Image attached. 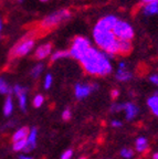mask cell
<instances>
[{"label": "cell", "instance_id": "6da1fadb", "mask_svg": "<svg viewBox=\"0 0 158 159\" xmlns=\"http://www.w3.org/2000/svg\"><path fill=\"white\" fill-rule=\"evenodd\" d=\"M79 62L87 74L94 76H105L113 71V66L106 53L93 47L86 50Z\"/></svg>", "mask_w": 158, "mask_h": 159}, {"label": "cell", "instance_id": "7a4b0ae2", "mask_svg": "<svg viewBox=\"0 0 158 159\" xmlns=\"http://www.w3.org/2000/svg\"><path fill=\"white\" fill-rule=\"evenodd\" d=\"M94 41L99 45V48L106 53L107 57L111 59L114 55L119 54L118 39L115 37L112 30H93Z\"/></svg>", "mask_w": 158, "mask_h": 159}, {"label": "cell", "instance_id": "3957f363", "mask_svg": "<svg viewBox=\"0 0 158 159\" xmlns=\"http://www.w3.org/2000/svg\"><path fill=\"white\" fill-rule=\"evenodd\" d=\"M72 13L67 9H60L51 15L47 16L44 19L41 21L42 29H51L53 27H57L63 21H67L71 18Z\"/></svg>", "mask_w": 158, "mask_h": 159}, {"label": "cell", "instance_id": "277c9868", "mask_svg": "<svg viewBox=\"0 0 158 159\" xmlns=\"http://www.w3.org/2000/svg\"><path fill=\"white\" fill-rule=\"evenodd\" d=\"M35 39L31 37H26L23 40H21L20 42H18L15 47L11 49L9 55L11 59H15V57H22L26 54L31 51L35 47Z\"/></svg>", "mask_w": 158, "mask_h": 159}, {"label": "cell", "instance_id": "5b68a950", "mask_svg": "<svg viewBox=\"0 0 158 159\" xmlns=\"http://www.w3.org/2000/svg\"><path fill=\"white\" fill-rule=\"evenodd\" d=\"M91 47L90 40H87L84 37H77L74 38L73 42H72L71 49H70V55L71 57L75 59L77 61H80L81 57L86 52V50Z\"/></svg>", "mask_w": 158, "mask_h": 159}, {"label": "cell", "instance_id": "8992f818", "mask_svg": "<svg viewBox=\"0 0 158 159\" xmlns=\"http://www.w3.org/2000/svg\"><path fill=\"white\" fill-rule=\"evenodd\" d=\"M113 33L118 40H132L134 38V29L128 22L123 20H117L112 29Z\"/></svg>", "mask_w": 158, "mask_h": 159}, {"label": "cell", "instance_id": "52a82bcc", "mask_svg": "<svg viewBox=\"0 0 158 159\" xmlns=\"http://www.w3.org/2000/svg\"><path fill=\"white\" fill-rule=\"evenodd\" d=\"M100 87L96 83H77L74 86V95L77 99H84Z\"/></svg>", "mask_w": 158, "mask_h": 159}, {"label": "cell", "instance_id": "ba28073f", "mask_svg": "<svg viewBox=\"0 0 158 159\" xmlns=\"http://www.w3.org/2000/svg\"><path fill=\"white\" fill-rule=\"evenodd\" d=\"M12 93L16 95V97L18 98V105H19V108L26 112L27 111V104H28V99H27V94H28V89L27 87H23L19 84H16L12 87Z\"/></svg>", "mask_w": 158, "mask_h": 159}, {"label": "cell", "instance_id": "9c48e42d", "mask_svg": "<svg viewBox=\"0 0 158 159\" xmlns=\"http://www.w3.org/2000/svg\"><path fill=\"white\" fill-rule=\"evenodd\" d=\"M37 140H38V129L37 127H31L29 129V134L27 136V144L23 149V152H33L37 147Z\"/></svg>", "mask_w": 158, "mask_h": 159}, {"label": "cell", "instance_id": "30bf717a", "mask_svg": "<svg viewBox=\"0 0 158 159\" xmlns=\"http://www.w3.org/2000/svg\"><path fill=\"white\" fill-rule=\"evenodd\" d=\"M123 112L125 113V119L127 122H132L139 114V107L135 103L127 102L124 103V109Z\"/></svg>", "mask_w": 158, "mask_h": 159}, {"label": "cell", "instance_id": "8fae6325", "mask_svg": "<svg viewBox=\"0 0 158 159\" xmlns=\"http://www.w3.org/2000/svg\"><path fill=\"white\" fill-rule=\"evenodd\" d=\"M115 77H116V80L119 81V82H128V81H131L133 79V74L127 69V64L125 62H119L118 69H117Z\"/></svg>", "mask_w": 158, "mask_h": 159}, {"label": "cell", "instance_id": "7c38bea8", "mask_svg": "<svg viewBox=\"0 0 158 159\" xmlns=\"http://www.w3.org/2000/svg\"><path fill=\"white\" fill-rule=\"evenodd\" d=\"M118 20V18H116L115 16H106V17L102 18L101 20H99L94 27V29L99 30H112L114 27V25L116 23V21Z\"/></svg>", "mask_w": 158, "mask_h": 159}, {"label": "cell", "instance_id": "4fadbf2b", "mask_svg": "<svg viewBox=\"0 0 158 159\" xmlns=\"http://www.w3.org/2000/svg\"><path fill=\"white\" fill-rule=\"evenodd\" d=\"M51 52H52V44L51 43H44V44H41L35 50L33 57H35V60L41 61V60L47 59L51 54Z\"/></svg>", "mask_w": 158, "mask_h": 159}, {"label": "cell", "instance_id": "5bb4252c", "mask_svg": "<svg viewBox=\"0 0 158 159\" xmlns=\"http://www.w3.org/2000/svg\"><path fill=\"white\" fill-rule=\"evenodd\" d=\"M149 148V143L146 137H138L135 140V152H139V154H144L148 150Z\"/></svg>", "mask_w": 158, "mask_h": 159}, {"label": "cell", "instance_id": "9a60e30c", "mask_svg": "<svg viewBox=\"0 0 158 159\" xmlns=\"http://www.w3.org/2000/svg\"><path fill=\"white\" fill-rule=\"evenodd\" d=\"M13 108H15V104H13V98L11 96V94H9L6 98L5 103H3V108H2V112L3 115L6 117H9L12 115L13 113Z\"/></svg>", "mask_w": 158, "mask_h": 159}, {"label": "cell", "instance_id": "2e32d148", "mask_svg": "<svg viewBox=\"0 0 158 159\" xmlns=\"http://www.w3.org/2000/svg\"><path fill=\"white\" fill-rule=\"evenodd\" d=\"M142 12L145 16H154L158 13V1L153 2H147L142 9Z\"/></svg>", "mask_w": 158, "mask_h": 159}, {"label": "cell", "instance_id": "e0dca14e", "mask_svg": "<svg viewBox=\"0 0 158 159\" xmlns=\"http://www.w3.org/2000/svg\"><path fill=\"white\" fill-rule=\"evenodd\" d=\"M147 106L151 109V112L155 116L158 117V93H155L154 95L148 97V99H147Z\"/></svg>", "mask_w": 158, "mask_h": 159}, {"label": "cell", "instance_id": "ac0fdd59", "mask_svg": "<svg viewBox=\"0 0 158 159\" xmlns=\"http://www.w3.org/2000/svg\"><path fill=\"white\" fill-rule=\"evenodd\" d=\"M29 129L30 128H28L27 126H22V127H20V128H18L12 135V138H11L12 143L17 142V140L27 139V136H28V134H29Z\"/></svg>", "mask_w": 158, "mask_h": 159}, {"label": "cell", "instance_id": "d6986e66", "mask_svg": "<svg viewBox=\"0 0 158 159\" xmlns=\"http://www.w3.org/2000/svg\"><path fill=\"white\" fill-rule=\"evenodd\" d=\"M118 48H119V54L127 55L128 53H131L133 45H132L131 40H118Z\"/></svg>", "mask_w": 158, "mask_h": 159}, {"label": "cell", "instance_id": "ffe728a7", "mask_svg": "<svg viewBox=\"0 0 158 159\" xmlns=\"http://www.w3.org/2000/svg\"><path fill=\"white\" fill-rule=\"evenodd\" d=\"M65 57H71L70 55V51L67 50H59L57 52H54L51 55V62H55V61H59L61 59H65Z\"/></svg>", "mask_w": 158, "mask_h": 159}, {"label": "cell", "instance_id": "44dd1931", "mask_svg": "<svg viewBox=\"0 0 158 159\" xmlns=\"http://www.w3.org/2000/svg\"><path fill=\"white\" fill-rule=\"evenodd\" d=\"M11 93H12V87L8 84V82L3 77H0V94L9 95Z\"/></svg>", "mask_w": 158, "mask_h": 159}, {"label": "cell", "instance_id": "7402d4cb", "mask_svg": "<svg viewBox=\"0 0 158 159\" xmlns=\"http://www.w3.org/2000/svg\"><path fill=\"white\" fill-rule=\"evenodd\" d=\"M43 70H44V65L42 64V63H38L37 65L32 67V70L30 71V75L33 77V79H38V77L41 75V73L43 72Z\"/></svg>", "mask_w": 158, "mask_h": 159}, {"label": "cell", "instance_id": "603a6c76", "mask_svg": "<svg viewBox=\"0 0 158 159\" xmlns=\"http://www.w3.org/2000/svg\"><path fill=\"white\" fill-rule=\"evenodd\" d=\"M119 155L123 159H132L135 155L134 152V149L128 148V147H124V148L121 149V152H119Z\"/></svg>", "mask_w": 158, "mask_h": 159}, {"label": "cell", "instance_id": "cb8c5ba5", "mask_svg": "<svg viewBox=\"0 0 158 159\" xmlns=\"http://www.w3.org/2000/svg\"><path fill=\"white\" fill-rule=\"evenodd\" d=\"M26 144H27V139H22V140L13 142L12 143V149L17 152H23V149H25V147H26Z\"/></svg>", "mask_w": 158, "mask_h": 159}, {"label": "cell", "instance_id": "d4e9b609", "mask_svg": "<svg viewBox=\"0 0 158 159\" xmlns=\"http://www.w3.org/2000/svg\"><path fill=\"white\" fill-rule=\"evenodd\" d=\"M124 109V103H113L109 107V112L113 113V114H116V113L123 112Z\"/></svg>", "mask_w": 158, "mask_h": 159}, {"label": "cell", "instance_id": "484cf974", "mask_svg": "<svg viewBox=\"0 0 158 159\" xmlns=\"http://www.w3.org/2000/svg\"><path fill=\"white\" fill-rule=\"evenodd\" d=\"M43 103H44V96L41 94H37L35 97H33V106L35 107V108H40V107L43 105Z\"/></svg>", "mask_w": 158, "mask_h": 159}, {"label": "cell", "instance_id": "4316f807", "mask_svg": "<svg viewBox=\"0 0 158 159\" xmlns=\"http://www.w3.org/2000/svg\"><path fill=\"white\" fill-rule=\"evenodd\" d=\"M52 83H53V76H52V74H47L44 77V83H43V87H44V89H51Z\"/></svg>", "mask_w": 158, "mask_h": 159}, {"label": "cell", "instance_id": "83f0119b", "mask_svg": "<svg viewBox=\"0 0 158 159\" xmlns=\"http://www.w3.org/2000/svg\"><path fill=\"white\" fill-rule=\"evenodd\" d=\"M61 116H62V119H63V120H70V119H71V117H72L71 109H70V108H65L64 111L62 112Z\"/></svg>", "mask_w": 158, "mask_h": 159}, {"label": "cell", "instance_id": "f1b7e54d", "mask_svg": "<svg viewBox=\"0 0 158 159\" xmlns=\"http://www.w3.org/2000/svg\"><path fill=\"white\" fill-rule=\"evenodd\" d=\"M72 157H73V150H72V149H67V150L61 155V158L60 159H72Z\"/></svg>", "mask_w": 158, "mask_h": 159}, {"label": "cell", "instance_id": "f546056e", "mask_svg": "<svg viewBox=\"0 0 158 159\" xmlns=\"http://www.w3.org/2000/svg\"><path fill=\"white\" fill-rule=\"evenodd\" d=\"M111 126L114 127V128H121L123 126V122H122L121 119H112Z\"/></svg>", "mask_w": 158, "mask_h": 159}, {"label": "cell", "instance_id": "4dcf8cb0", "mask_svg": "<svg viewBox=\"0 0 158 159\" xmlns=\"http://www.w3.org/2000/svg\"><path fill=\"white\" fill-rule=\"evenodd\" d=\"M149 81H151L154 85L158 86V74H151V76H149Z\"/></svg>", "mask_w": 158, "mask_h": 159}, {"label": "cell", "instance_id": "1f68e13d", "mask_svg": "<svg viewBox=\"0 0 158 159\" xmlns=\"http://www.w3.org/2000/svg\"><path fill=\"white\" fill-rule=\"evenodd\" d=\"M118 96H119V91L117 89H113L111 91V97L113 99H117L118 98Z\"/></svg>", "mask_w": 158, "mask_h": 159}, {"label": "cell", "instance_id": "d6a6232c", "mask_svg": "<svg viewBox=\"0 0 158 159\" xmlns=\"http://www.w3.org/2000/svg\"><path fill=\"white\" fill-rule=\"evenodd\" d=\"M19 159H33V157L29 156L28 154H22L19 156Z\"/></svg>", "mask_w": 158, "mask_h": 159}, {"label": "cell", "instance_id": "836d02e7", "mask_svg": "<svg viewBox=\"0 0 158 159\" xmlns=\"http://www.w3.org/2000/svg\"><path fill=\"white\" fill-rule=\"evenodd\" d=\"M153 1H158V0H143L142 2L144 3H147V2H153Z\"/></svg>", "mask_w": 158, "mask_h": 159}, {"label": "cell", "instance_id": "e575fe53", "mask_svg": "<svg viewBox=\"0 0 158 159\" xmlns=\"http://www.w3.org/2000/svg\"><path fill=\"white\" fill-rule=\"evenodd\" d=\"M153 159H158V152H156L155 154L153 155Z\"/></svg>", "mask_w": 158, "mask_h": 159}, {"label": "cell", "instance_id": "d590c367", "mask_svg": "<svg viewBox=\"0 0 158 159\" xmlns=\"http://www.w3.org/2000/svg\"><path fill=\"white\" fill-rule=\"evenodd\" d=\"M1 30H2V22H1V19H0V32H1Z\"/></svg>", "mask_w": 158, "mask_h": 159}, {"label": "cell", "instance_id": "8d00e7d4", "mask_svg": "<svg viewBox=\"0 0 158 159\" xmlns=\"http://www.w3.org/2000/svg\"><path fill=\"white\" fill-rule=\"evenodd\" d=\"M40 1H42V2H48L49 0H40Z\"/></svg>", "mask_w": 158, "mask_h": 159}, {"label": "cell", "instance_id": "74e56055", "mask_svg": "<svg viewBox=\"0 0 158 159\" xmlns=\"http://www.w3.org/2000/svg\"><path fill=\"white\" fill-rule=\"evenodd\" d=\"M17 1H18V2H20V3L23 2V0H17Z\"/></svg>", "mask_w": 158, "mask_h": 159}, {"label": "cell", "instance_id": "f35d334b", "mask_svg": "<svg viewBox=\"0 0 158 159\" xmlns=\"http://www.w3.org/2000/svg\"><path fill=\"white\" fill-rule=\"evenodd\" d=\"M77 159H86L85 157H80V158H77Z\"/></svg>", "mask_w": 158, "mask_h": 159}]
</instances>
